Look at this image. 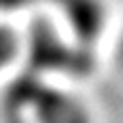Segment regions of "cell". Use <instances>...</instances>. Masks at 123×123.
Wrapping results in <instances>:
<instances>
[{
	"instance_id": "cell-2",
	"label": "cell",
	"mask_w": 123,
	"mask_h": 123,
	"mask_svg": "<svg viewBox=\"0 0 123 123\" xmlns=\"http://www.w3.org/2000/svg\"><path fill=\"white\" fill-rule=\"evenodd\" d=\"M28 0H0V11L2 13H9V11H15V9H22Z\"/></svg>"
},
{
	"instance_id": "cell-1",
	"label": "cell",
	"mask_w": 123,
	"mask_h": 123,
	"mask_svg": "<svg viewBox=\"0 0 123 123\" xmlns=\"http://www.w3.org/2000/svg\"><path fill=\"white\" fill-rule=\"evenodd\" d=\"M17 52V37L9 26H0V69L6 67Z\"/></svg>"
}]
</instances>
